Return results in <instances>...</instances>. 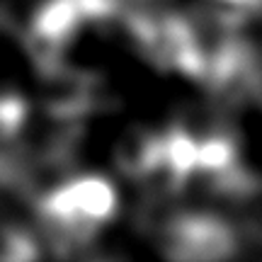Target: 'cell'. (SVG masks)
I'll return each mask as SVG.
<instances>
[{
  "instance_id": "6da1fadb",
  "label": "cell",
  "mask_w": 262,
  "mask_h": 262,
  "mask_svg": "<svg viewBox=\"0 0 262 262\" xmlns=\"http://www.w3.org/2000/svg\"><path fill=\"white\" fill-rule=\"evenodd\" d=\"M112 194L110 189L100 185V182H80L73 187L58 192L51 202H49V211L51 216L66 226H83L90 219H100V216L110 209Z\"/></svg>"
}]
</instances>
